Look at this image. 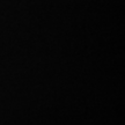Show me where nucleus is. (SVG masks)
Instances as JSON below:
<instances>
[]
</instances>
